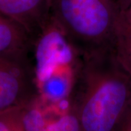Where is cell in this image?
Returning <instances> with one entry per match:
<instances>
[{
	"instance_id": "6da1fadb",
	"label": "cell",
	"mask_w": 131,
	"mask_h": 131,
	"mask_svg": "<svg viewBox=\"0 0 131 131\" xmlns=\"http://www.w3.org/2000/svg\"><path fill=\"white\" fill-rule=\"evenodd\" d=\"M131 103V76L114 50L79 56L69 103L81 131H116Z\"/></svg>"
},
{
	"instance_id": "277c9868",
	"label": "cell",
	"mask_w": 131,
	"mask_h": 131,
	"mask_svg": "<svg viewBox=\"0 0 131 131\" xmlns=\"http://www.w3.org/2000/svg\"><path fill=\"white\" fill-rule=\"evenodd\" d=\"M37 95L28 59L0 57V112L23 106Z\"/></svg>"
},
{
	"instance_id": "5b68a950",
	"label": "cell",
	"mask_w": 131,
	"mask_h": 131,
	"mask_svg": "<svg viewBox=\"0 0 131 131\" xmlns=\"http://www.w3.org/2000/svg\"><path fill=\"white\" fill-rule=\"evenodd\" d=\"M52 0H0V14L13 20L33 40L51 18Z\"/></svg>"
},
{
	"instance_id": "8fae6325",
	"label": "cell",
	"mask_w": 131,
	"mask_h": 131,
	"mask_svg": "<svg viewBox=\"0 0 131 131\" xmlns=\"http://www.w3.org/2000/svg\"><path fill=\"white\" fill-rule=\"evenodd\" d=\"M116 131H131V103Z\"/></svg>"
},
{
	"instance_id": "3957f363",
	"label": "cell",
	"mask_w": 131,
	"mask_h": 131,
	"mask_svg": "<svg viewBox=\"0 0 131 131\" xmlns=\"http://www.w3.org/2000/svg\"><path fill=\"white\" fill-rule=\"evenodd\" d=\"M36 83L61 69L76 67L79 55L52 17L32 42Z\"/></svg>"
},
{
	"instance_id": "7c38bea8",
	"label": "cell",
	"mask_w": 131,
	"mask_h": 131,
	"mask_svg": "<svg viewBox=\"0 0 131 131\" xmlns=\"http://www.w3.org/2000/svg\"><path fill=\"white\" fill-rule=\"evenodd\" d=\"M119 11L126 8L131 3V0H112Z\"/></svg>"
},
{
	"instance_id": "52a82bcc",
	"label": "cell",
	"mask_w": 131,
	"mask_h": 131,
	"mask_svg": "<svg viewBox=\"0 0 131 131\" xmlns=\"http://www.w3.org/2000/svg\"><path fill=\"white\" fill-rule=\"evenodd\" d=\"M22 120L24 131H58L56 114L39 95L22 106Z\"/></svg>"
},
{
	"instance_id": "9c48e42d",
	"label": "cell",
	"mask_w": 131,
	"mask_h": 131,
	"mask_svg": "<svg viewBox=\"0 0 131 131\" xmlns=\"http://www.w3.org/2000/svg\"><path fill=\"white\" fill-rule=\"evenodd\" d=\"M0 131H24L22 106L0 112Z\"/></svg>"
},
{
	"instance_id": "7a4b0ae2",
	"label": "cell",
	"mask_w": 131,
	"mask_h": 131,
	"mask_svg": "<svg viewBox=\"0 0 131 131\" xmlns=\"http://www.w3.org/2000/svg\"><path fill=\"white\" fill-rule=\"evenodd\" d=\"M119 14L112 0H52V17L79 56L114 50Z\"/></svg>"
},
{
	"instance_id": "8992f818",
	"label": "cell",
	"mask_w": 131,
	"mask_h": 131,
	"mask_svg": "<svg viewBox=\"0 0 131 131\" xmlns=\"http://www.w3.org/2000/svg\"><path fill=\"white\" fill-rule=\"evenodd\" d=\"M32 39L21 26L0 14V57L28 59Z\"/></svg>"
},
{
	"instance_id": "ba28073f",
	"label": "cell",
	"mask_w": 131,
	"mask_h": 131,
	"mask_svg": "<svg viewBox=\"0 0 131 131\" xmlns=\"http://www.w3.org/2000/svg\"><path fill=\"white\" fill-rule=\"evenodd\" d=\"M114 52L119 64L131 76V3L126 8L119 11Z\"/></svg>"
},
{
	"instance_id": "30bf717a",
	"label": "cell",
	"mask_w": 131,
	"mask_h": 131,
	"mask_svg": "<svg viewBox=\"0 0 131 131\" xmlns=\"http://www.w3.org/2000/svg\"><path fill=\"white\" fill-rule=\"evenodd\" d=\"M56 124L58 131H81L79 120L70 103L65 110L56 114Z\"/></svg>"
}]
</instances>
